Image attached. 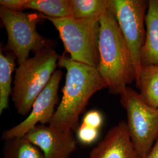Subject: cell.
Listing matches in <instances>:
<instances>
[{
	"instance_id": "6da1fadb",
	"label": "cell",
	"mask_w": 158,
	"mask_h": 158,
	"mask_svg": "<svg viewBox=\"0 0 158 158\" xmlns=\"http://www.w3.org/2000/svg\"><path fill=\"white\" fill-rule=\"evenodd\" d=\"M57 66L66 70V81L62 100L49 124L64 132L73 131L92 96L107 85L96 67L70 57L60 56Z\"/></svg>"
},
{
	"instance_id": "8fae6325",
	"label": "cell",
	"mask_w": 158,
	"mask_h": 158,
	"mask_svg": "<svg viewBox=\"0 0 158 158\" xmlns=\"http://www.w3.org/2000/svg\"><path fill=\"white\" fill-rule=\"evenodd\" d=\"M145 27V39L141 52L142 66H158V0L148 1Z\"/></svg>"
},
{
	"instance_id": "9c48e42d",
	"label": "cell",
	"mask_w": 158,
	"mask_h": 158,
	"mask_svg": "<svg viewBox=\"0 0 158 158\" xmlns=\"http://www.w3.org/2000/svg\"><path fill=\"white\" fill-rule=\"evenodd\" d=\"M25 136L40 148L46 158H70L77 149L73 131H62L49 124H38Z\"/></svg>"
},
{
	"instance_id": "3957f363",
	"label": "cell",
	"mask_w": 158,
	"mask_h": 158,
	"mask_svg": "<svg viewBox=\"0 0 158 158\" xmlns=\"http://www.w3.org/2000/svg\"><path fill=\"white\" fill-rule=\"evenodd\" d=\"M60 56L53 48L35 54L15 69L12 101L17 113L28 115L35 100L49 82Z\"/></svg>"
},
{
	"instance_id": "ffe728a7",
	"label": "cell",
	"mask_w": 158,
	"mask_h": 158,
	"mask_svg": "<svg viewBox=\"0 0 158 158\" xmlns=\"http://www.w3.org/2000/svg\"><path fill=\"white\" fill-rule=\"evenodd\" d=\"M144 158H158V138L150 152Z\"/></svg>"
},
{
	"instance_id": "277c9868",
	"label": "cell",
	"mask_w": 158,
	"mask_h": 158,
	"mask_svg": "<svg viewBox=\"0 0 158 158\" xmlns=\"http://www.w3.org/2000/svg\"><path fill=\"white\" fill-rule=\"evenodd\" d=\"M0 18L7 34L4 50L14 53L19 64L28 59L31 52L36 53L56 46L55 40L37 31V25L43 19L42 14H26L0 7Z\"/></svg>"
},
{
	"instance_id": "52a82bcc",
	"label": "cell",
	"mask_w": 158,
	"mask_h": 158,
	"mask_svg": "<svg viewBox=\"0 0 158 158\" xmlns=\"http://www.w3.org/2000/svg\"><path fill=\"white\" fill-rule=\"evenodd\" d=\"M148 6L145 0H113L112 9L132 57L136 87L141 72V52L145 39Z\"/></svg>"
},
{
	"instance_id": "7c38bea8",
	"label": "cell",
	"mask_w": 158,
	"mask_h": 158,
	"mask_svg": "<svg viewBox=\"0 0 158 158\" xmlns=\"http://www.w3.org/2000/svg\"><path fill=\"white\" fill-rule=\"evenodd\" d=\"M17 57L11 52L0 53V114L8 107L11 95L12 75L15 70Z\"/></svg>"
},
{
	"instance_id": "2e32d148",
	"label": "cell",
	"mask_w": 158,
	"mask_h": 158,
	"mask_svg": "<svg viewBox=\"0 0 158 158\" xmlns=\"http://www.w3.org/2000/svg\"><path fill=\"white\" fill-rule=\"evenodd\" d=\"M112 4L113 0H72V17L99 21Z\"/></svg>"
},
{
	"instance_id": "d6986e66",
	"label": "cell",
	"mask_w": 158,
	"mask_h": 158,
	"mask_svg": "<svg viewBox=\"0 0 158 158\" xmlns=\"http://www.w3.org/2000/svg\"><path fill=\"white\" fill-rule=\"evenodd\" d=\"M28 0H1V7L15 11H23Z\"/></svg>"
},
{
	"instance_id": "ba28073f",
	"label": "cell",
	"mask_w": 158,
	"mask_h": 158,
	"mask_svg": "<svg viewBox=\"0 0 158 158\" xmlns=\"http://www.w3.org/2000/svg\"><path fill=\"white\" fill-rule=\"evenodd\" d=\"M62 76L60 70L54 72L48 84L35 100L27 118L19 124L4 131L2 134V140L24 136L36 125L50 123L59 102L58 89Z\"/></svg>"
},
{
	"instance_id": "7a4b0ae2",
	"label": "cell",
	"mask_w": 158,
	"mask_h": 158,
	"mask_svg": "<svg viewBox=\"0 0 158 158\" xmlns=\"http://www.w3.org/2000/svg\"><path fill=\"white\" fill-rule=\"evenodd\" d=\"M99 23L97 69L107 83L108 92L119 95L128 85L135 81L132 57L112 6L101 17Z\"/></svg>"
},
{
	"instance_id": "5bb4252c",
	"label": "cell",
	"mask_w": 158,
	"mask_h": 158,
	"mask_svg": "<svg viewBox=\"0 0 158 158\" xmlns=\"http://www.w3.org/2000/svg\"><path fill=\"white\" fill-rule=\"evenodd\" d=\"M2 158H46L38 147L24 136L4 141Z\"/></svg>"
},
{
	"instance_id": "9a60e30c",
	"label": "cell",
	"mask_w": 158,
	"mask_h": 158,
	"mask_svg": "<svg viewBox=\"0 0 158 158\" xmlns=\"http://www.w3.org/2000/svg\"><path fill=\"white\" fill-rule=\"evenodd\" d=\"M25 9L39 12L46 17L64 18L72 17V0H28Z\"/></svg>"
},
{
	"instance_id": "e0dca14e",
	"label": "cell",
	"mask_w": 158,
	"mask_h": 158,
	"mask_svg": "<svg viewBox=\"0 0 158 158\" xmlns=\"http://www.w3.org/2000/svg\"><path fill=\"white\" fill-rule=\"evenodd\" d=\"M99 135V130L81 124L77 129V139L81 143L90 145L97 140Z\"/></svg>"
},
{
	"instance_id": "4fadbf2b",
	"label": "cell",
	"mask_w": 158,
	"mask_h": 158,
	"mask_svg": "<svg viewBox=\"0 0 158 158\" xmlns=\"http://www.w3.org/2000/svg\"><path fill=\"white\" fill-rule=\"evenodd\" d=\"M137 87L143 102L153 108H158V66H142Z\"/></svg>"
},
{
	"instance_id": "ac0fdd59",
	"label": "cell",
	"mask_w": 158,
	"mask_h": 158,
	"mask_svg": "<svg viewBox=\"0 0 158 158\" xmlns=\"http://www.w3.org/2000/svg\"><path fill=\"white\" fill-rule=\"evenodd\" d=\"M103 121L102 114L97 110H91L85 114L82 124L99 130Z\"/></svg>"
},
{
	"instance_id": "5b68a950",
	"label": "cell",
	"mask_w": 158,
	"mask_h": 158,
	"mask_svg": "<svg viewBox=\"0 0 158 158\" xmlns=\"http://www.w3.org/2000/svg\"><path fill=\"white\" fill-rule=\"evenodd\" d=\"M59 33L66 52L74 61L91 66L98 64L99 21L73 17L54 18L42 14Z\"/></svg>"
},
{
	"instance_id": "30bf717a",
	"label": "cell",
	"mask_w": 158,
	"mask_h": 158,
	"mask_svg": "<svg viewBox=\"0 0 158 158\" xmlns=\"http://www.w3.org/2000/svg\"><path fill=\"white\" fill-rule=\"evenodd\" d=\"M140 158L130 137L127 124L121 121L108 131L87 158Z\"/></svg>"
},
{
	"instance_id": "8992f818",
	"label": "cell",
	"mask_w": 158,
	"mask_h": 158,
	"mask_svg": "<svg viewBox=\"0 0 158 158\" xmlns=\"http://www.w3.org/2000/svg\"><path fill=\"white\" fill-rule=\"evenodd\" d=\"M120 102L127 114V127L136 152L144 158L158 138V108L148 106L138 92L127 87Z\"/></svg>"
}]
</instances>
